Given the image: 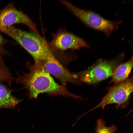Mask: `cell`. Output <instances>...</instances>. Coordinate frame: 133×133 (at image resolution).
<instances>
[{
	"label": "cell",
	"instance_id": "obj_13",
	"mask_svg": "<svg viewBox=\"0 0 133 133\" xmlns=\"http://www.w3.org/2000/svg\"><path fill=\"white\" fill-rule=\"evenodd\" d=\"M9 70L6 67H0V81L7 82L9 78Z\"/></svg>",
	"mask_w": 133,
	"mask_h": 133
},
{
	"label": "cell",
	"instance_id": "obj_4",
	"mask_svg": "<svg viewBox=\"0 0 133 133\" xmlns=\"http://www.w3.org/2000/svg\"><path fill=\"white\" fill-rule=\"evenodd\" d=\"M125 56L124 53H123L112 60H98L86 70L75 73L78 84L95 83L111 76Z\"/></svg>",
	"mask_w": 133,
	"mask_h": 133
},
{
	"label": "cell",
	"instance_id": "obj_14",
	"mask_svg": "<svg viewBox=\"0 0 133 133\" xmlns=\"http://www.w3.org/2000/svg\"></svg>",
	"mask_w": 133,
	"mask_h": 133
},
{
	"label": "cell",
	"instance_id": "obj_3",
	"mask_svg": "<svg viewBox=\"0 0 133 133\" xmlns=\"http://www.w3.org/2000/svg\"><path fill=\"white\" fill-rule=\"evenodd\" d=\"M59 1L84 24L103 32L106 37L117 30L123 22L122 20L107 19L94 11L80 8L68 1Z\"/></svg>",
	"mask_w": 133,
	"mask_h": 133
},
{
	"label": "cell",
	"instance_id": "obj_2",
	"mask_svg": "<svg viewBox=\"0 0 133 133\" xmlns=\"http://www.w3.org/2000/svg\"><path fill=\"white\" fill-rule=\"evenodd\" d=\"M0 31L17 42L32 56L34 63H42L52 52L46 40L32 31H24L12 26L0 28Z\"/></svg>",
	"mask_w": 133,
	"mask_h": 133
},
{
	"label": "cell",
	"instance_id": "obj_1",
	"mask_svg": "<svg viewBox=\"0 0 133 133\" xmlns=\"http://www.w3.org/2000/svg\"><path fill=\"white\" fill-rule=\"evenodd\" d=\"M26 66L29 72H22L21 75L17 73V77L13 79L16 83L23 85V89L29 91L28 95L29 99H37L39 94L43 93L53 96L69 97L76 99L81 98L69 91L66 86L56 82L45 69L42 63H34L32 65L28 61L26 63Z\"/></svg>",
	"mask_w": 133,
	"mask_h": 133
},
{
	"label": "cell",
	"instance_id": "obj_5",
	"mask_svg": "<svg viewBox=\"0 0 133 133\" xmlns=\"http://www.w3.org/2000/svg\"><path fill=\"white\" fill-rule=\"evenodd\" d=\"M132 77L119 84L114 85L108 89L107 94L101 99L96 106L82 115H84L97 108L101 107L102 109L107 105L115 104L116 108L123 109L128 105L133 92Z\"/></svg>",
	"mask_w": 133,
	"mask_h": 133
},
{
	"label": "cell",
	"instance_id": "obj_9",
	"mask_svg": "<svg viewBox=\"0 0 133 133\" xmlns=\"http://www.w3.org/2000/svg\"><path fill=\"white\" fill-rule=\"evenodd\" d=\"M13 91L0 81V109L14 108L22 100L12 95Z\"/></svg>",
	"mask_w": 133,
	"mask_h": 133
},
{
	"label": "cell",
	"instance_id": "obj_7",
	"mask_svg": "<svg viewBox=\"0 0 133 133\" xmlns=\"http://www.w3.org/2000/svg\"><path fill=\"white\" fill-rule=\"evenodd\" d=\"M19 23L25 25L32 31L40 35L36 24L26 14L17 9L13 2L10 3L3 8L0 9V28Z\"/></svg>",
	"mask_w": 133,
	"mask_h": 133
},
{
	"label": "cell",
	"instance_id": "obj_12",
	"mask_svg": "<svg viewBox=\"0 0 133 133\" xmlns=\"http://www.w3.org/2000/svg\"><path fill=\"white\" fill-rule=\"evenodd\" d=\"M7 41V40L3 38L0 34V67L5 66L3 61V56L10 55V53L5 50L4 47V45Z\"/></svg>",
	"mask_w": 133,
	"mask_h": 133
},
{
	"label": "cell",
	"instance_id": "obj_11",
	"mask_svg": "<svg viewBox=\"0 0 133 133\" xmlns=\"http://www.w3.org/2000/svg\"><path fill=\"white\" fill-rule=\"evenodd\" d=\"M117 129V127L114 125L108 127L106 126L103 119L100 118L97 121L95 130L96 133H115Z\"/></svg>",
	"mask_w": 133,
	"mask_h": 133
},
{
	"label": "cell",
	"instance_id": "obj_6",
	"mask_svg": "<svg viewBox=\"0 0 133 133\" xmlns=\"http://www.w3.org/2000/svg\"><path fill=\"white\" fill-rule=\"evenodd\" d=\"M52 36V41L47 42V44L52 52L54 51L62 52L69 49L91 48L84 40L64 28H60Z\"/></svg>",
	"mask_w": 133,
	"mask_h": 133
},
{
	"label": "cell",
	"instance_id": "obj_8",
	"mask_svg": "<svg viewBox=\"0 0 133 133\" xmlns=\"http://www.w3.org/2000/svg\"><path fill=\"white\" fill-rule=\"evenodd\" d=\"M42 64L46 71L59 80L62 85L66 86L68 83L78 84L75 73L70 72L63 66L53 53L43 60Z\"/></svg>",
	"mask_w": 133,
	"mask_h": 133
},
{
	"label": "cell",
	"instance_id": "obj_10",
	"mask_svg": "<svg viewBox=\"0 0 133 133\" xmlns=\"http://www.w3.org/2000/svg\"><path fill=\"white\" fill-rule=\"evenodd\" d=\"M133 56L127 62L119 65L116 68L112 75L110 83L117 84L128 79L133 65Z\"/></svg>",
	"mask_w": 133,
	"mask_h": 133
}]
</instances>
